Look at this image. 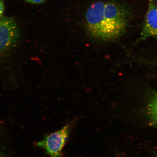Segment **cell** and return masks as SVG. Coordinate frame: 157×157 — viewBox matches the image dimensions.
<instances>
[{"label":"cell","instance_id":"7","mask_svg":"<svg viewBox=\"0 0 157 157\" xmlns=\"http://www.w3.org/2000/svg\"><path fill=\"white\" fill-rule=\"evenodd\" d=\"M27 3L33 5H38L44 3L46 0H23Z\"/></svg>","mask_w":157,"mask_h":157},{"label":"cell","instance_id":"9","mask_svg":"<svg viewBox=\"0 0 157 157\" xmlns=\"http://www.w3.org/2000/svg\"><path fill=\"white\" fill-rule=\"evenodd\" d=\"M156 7H157V0L156 1Z\"/></svg>","mask_w":157,"mask_h":157},{"label":"cell","instance_id":"4","mask_svg":"<svg viewBox=\"0 0 157 157\" xmlns=\"http://www.w3.org/2000/svg\"><path fill=\"white\" fill-rule=\"evenodd\" d=\"M148 9L143 23L141 39L157 38V9L155 0H148Z\"/></svg>","mask_w":157,"mask_h":157},{"label":"cell","instance_id":"1","mask_svg":"<svg viewBox=\"0 0 157 157\" xmlns=\"http://www.w3.org/2000/svg\"><path fill=\"white\" fill-rule=\"evenodd\" d=\"M132 15L128 6L115 1H98L86 11L84 25L90 36L102 42H110L124 34Z\"/></svg>","mask_w":157,"mask_h":157},{"label":"cell","instance_id":"3","mask_svg":"<svg viewBox=\"0 0 157 157\" xmlns=\"http://www.w3.org/2000/svg\"><path fill=\"white\" fill-rule=\"evenodd\" d=\"M20 35L19 27L14 18L4 16L0 19V57L17 46Z\"/></svg>","mask_w":157,"mask_h":157},{"label":"cell","instance_id":"2","mask_svg":"<svg viewBox=\"0 0 157 157\" xmlns=\"http://www.w3.org/2000/svg\"><path fill=\"white\" fill-rule=\"evenodd\" d=\"M72 121L58 130L45 136L36 143V146L44 149L50 157H63L62 151L74 125Z\"/></svg>","mask_w":157,"mask_h":157},{"label":"cell","instance_id":"6","mask_svg":"<svg viewBox=\"0 0 157 157\" xmlns=\"http://www.w3.org/2000/svg\"><path fill=\"white\" fill-rule=\"evenodd\" d=\"M5 5L3 0H0V19L2 18L4 16L5 12Z\"/></svg>","mask_w":157,"mask_h":157},{"label":"cell","instance_id":"5","mask_svg":"<svg viewBox=\"0 0 157 157\" xmlns=\"http://www.w3.org/2000/svg\"><path fill=\"white\" fill-rule=\"evenodd\" d=\"M147 111L149 121L157 127V92L153 94L149 100Z\"/></svg>","mask_w":157,"mask_h":157},{"label":"cell","instance_id":"10","mask_svg":"<svg viewBox=\"0 0 157 157\" xmlns=\"http://www.w3.org/2000/svg\"></svg>","mask_w":157,"mask_h":157},{"label":"cell","instance_id":"8","mask_svg":"<svg viewBox=\"0 0 157 157\" xmlns=\"http://www.w3.org/2000/svg\"><path fill=\"white\" fill-rule=\"evenodd\" d=\"M0 157H6L5 155V154H4L2 152V151L0 150Z\"/></svg>","mask_w":157,"mask_h":157}]
</instances>
